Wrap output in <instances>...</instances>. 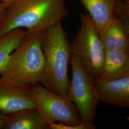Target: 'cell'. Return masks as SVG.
Segmentation results:
<instances>
[{"instance_id":"cell-6","label":"cell","mask_w":129,"mask_h":129,"mask_svg":"<svg viewBox=\"0 0 129 129\" xmlns=\"http://www.w3.org/2000/svg\"><path fill=\"white\" fill-rule=\"evenodd\" d=\"M37 109L48 124L62 122L69 125L82 123L74 103L67 95L52 92L38 84L30 88Z\"/></svg>"},{"instance_id":"cell-8","label":"cell","mask_w":129,"mask_h":129,"mask_svg":"<svg viewBox=\"0 0 129 129\" xmlns=\"http://www.w3.org/2000/svg\"><path fill=\"white\" fill-rule=\"evenodd\" d=\"M100 102L120 109L129 108V76L94 81Z\"/></svg>"},{"instance_id":"cell-9","label":"cell","mask_w":129,"mask_h":129,"mask_svg":"<svg viewBox=\"0 0 129 129\" xmlns=\"http://www.w3.org/2000/svg\"><path fill=\"white\" fill-rule=\"evenodd\" d=\"M105 50L119 49L129 52V29L114 18L99 34Z\"/></svg>"},{"instance_id":"cell-15","label":"cell","mask_w":129,"mask_h":129,"mask_svg":"<svg viewBox=\"0 0 129 129\" xmlns=\"http://www.w3.org/2000/svg\"><path fill=\"white\" fill-rule=\"evenodd\" d=\"M49 129H95L96 126L93 124H87L83 122L77 125H69L62 122H52L49 124Z\"/></svg>"},{"instance_id":"cell-1","label":"cell","mask_w":129,"mask_h":129,"mask_svg":"<svg viewBox=\"0 0 129 129\" xmlns=\"http://www.w3.org/2000/svg\"><path fill=\"white\" fill-rule=\"evenodd\" d=\"M68 14L64 0H16L6 9L0 35L16 28L40 32L62 22Z\"/></svg>"},{"instance_id":"cell-12","label":"cell","mask_w":129,"mask_h":129,"mask_svg":"<svg viewBox=\"0 0 129 129\" xmlns=\"http://www.w3.org/2000/svg\"><path fill=\"white\" fill-rule=\"evenodd\" d=\"M5 129H49L38 109H26L8 115Z\"/></svg>"},{"instance_id":"cell-19","label":"cell","mask_w":129,"mask_h":129,"mask_svg":"<svg viewBox=\"0 0 129 129\" xmlns=\"http://www.w3.org/2000/svg\"><path fill=\"white\" fill-rule=\"evenodd\" d=\"M124 1H128V2H129V0H124Z\"/></svg>"},{"instance_id":"cell-5","label":"cell","mask_w":129,"mask_h":129,"mask_svg":"<svg viewBox=\"0 0 129 129\" xmlns=\"http://www.w3.org/2000/svg\"><path fill=\"white\" fill-rule=\"evenodd\" d=\"M70 64L72 77L67 96L76 106L82 122L93 124L100 102L94 81L72 53Z\"/></svg>"},{"instance_id":"cell-3","label":"cell","mask_w":129,"mask_h":129,"mask_svg":"<svg viewBox=\"0 0 129 129\" xmlns=\"http://www.w3.org/2000/svg\"><path fill=\"white\" fill-rule=\"evenodd\" d=\"M40 32H28L0 70L5 82L30 89L40 84L45 69Z\"/></svg>"},{"instance_id":"cell-18","label":"cell","mask_w":129,"mask_h":129,"mask_svg":"<svg viewBox=\"0 0 129 129\" xmlns=\"http://www.w3.org/2000/svg\"><path fill=\"white\" fill-rule=\"evenodd\" d=\"M15 1L16 0H0V2L6 5L7 7L13 5Z\"/></svg>"},{"instance_id":"cell-13","label":"cell","mask_w":129,"mask_h":129,"mask_svg":"<svg viewBox=\"0 0 129 129\" xmlns=\"http://www.w3.org/2000/svg\"><path fill=\"white\" fill-rule=\"evenodd\" d=\"M27 31L23 28H16L0 35V70L10 55L23 40Z\"/></svg>"},{"instance_id":"cell-2","label":"cell","mask_w":129,"mask_h":129,"mask_svg":"<svg viewBox=\"0 0 129 129\" xmlns=\"http://www.w3.org/2000/svg\"><path fill=\"white\" fill-rule=\"evenodd\" d=\"M40 38L45 69L40 84L52 92L67 95L72 50L61 22L43 30Z\"/></svg>"},{"instance_id":"cell-11","label":"cell","mask_w":129,"mask_h":129,"mask_svg":"<svg viewBox=\"0 0 129 129\" xmlns=\"http://www.w3.org/2000/svg\"><path fill=\"white\" fill-rule=\"evenodd\" d=\"M129 76V52L115 49L105 50L103 70L100 78L109 79Z\"/></svg>"},{"instance_id":"cell-14","label":"cell","mask_w":129,"mask_h":129,"mask_svg":"<svg viewBox=\"0 0 129 129\" xmlns=\"http://www.w3.org/2000/svg\"><path fill=\"white\" fill-rule=\"evenodd\" d=\"M114 18L120 20L129 29V2L118 0L116 6Z\"/></svg>"},{"instance_id":"cell-10","label":"cell","mask_w":129,"mask_h":129,"mask_svg":"<svg viewBox=\"0 0 129 129\" xmlns=\"http://www.w3.org/2000/svg\"><path fill=\"white\" fill-rule=\"evenodd\" d=\"M88 13L98 34L114 18L118 0H79Z\"/></svg>"},{"instance_id":"cell-17","label":"cell","mask_w":129,"mask_h":129,"mask_svg":"<svg viewBox=\"0 0 129 129\" xmlns=\"http://www.w3.org/2000/svg\"><path fill=\"white\" fill-rule=\"evenodd\" d=\"M7 115L0 112V129H4L7 120Z\"/></svg>"},{"instance_id":"cell-4","label":"cell","mask_w":129,"mask_h":129,"mask_svg":"<svg viewBox=\"0 0 129 129\" xmlns=\"http://www.w3.org/2000/svg\"><path fill=\"white\" fill-rule=\"evenodd\" d=\"M80 23L77 34L71 44L72 53L95 81L102 76L105 50L88 14H81Z\"/></svg>"},{"instance_id":"cell-7","label":"cell","mask_w":129,"mask_h":129,"mask_svg":"<svg viewBox=\"0 0 129 129\" xmlns=\"http://www.w3.org/2000/svg\"><path fill=\"white\" fill-rule=\"evenodd\" d=\"M32 109H37V105L30 89L15 86L0 78V112L8 115Z\"/></svg>"},{"instance_id":"cell-16","label":"cell","mask_w":129,"mask_h":129,"mask_svg":"<svg viewBox=\"0 0 129 129\" xmlns=\"http://www.w3.org/2000/svg\"><path fill=\"white\" fill-rule=\"evenodd\" d=\"M7 8L6 5L0 2V26L5 17V14Z\"/></svg>"}]
</instances>
